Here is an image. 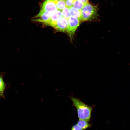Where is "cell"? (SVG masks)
<instances>
[{
	"instance_id": "cell-1",
	"label": "cell",
	"mask_w": 130,
	"mask_h": 130,
	"mask_svg": "<svg viewBox=\"0 0 130 130\" xmlns=\"http://www.w3.org/2000/svg\"><path fill=\"white\" fill-rule=\"evenodd\" d=\"M70 98L73 106L76 109L79 119L88 122L89 121L94 106H90L88 105L79 99L73 96H70Z\"/></svg>"
},
{
	"instance_id": "cell-2",
	"label": "cell",
	"mask_w": 130,
	"mask_h": 130,
	"mask_svg": "<svg viewBox=\"0 0 130 130\" xmlns=\"http://www.w3.org/2000/svg\"><path fill=\"white\" fill-rule=\"evenodd\" d=\"M98 8L97 6L89 3L85 5L81 10V21H89L97 18Z\"/></svg>"
},
{
	"instance_id": "cell-3",
	"label": "cell",
	"mask_w": 130,
	"mask_h": 130,
	"mask_svg": "<svg viewBox=\"0 0 130 130\" xmlns=\"http://www.w3.org/2000/svg\"><path fill=\"white\" fill-rule=\"evenodd\" d=\"M68 27L67 33L71 41L72 40L76 29L80 24V21L77 19L70 16L68 19Z\"/></svg>"
},
{
	"instance_id": "cell-4",
	"label": "cell",
	"mask_w": 130,
	"mask_h": 130,
	"mask_svg": "<svg viewBox=\"0 0 130 130\" xmlns=\"http://www.w3.org/2000/svg\"><path fill=\"white\" fill-rule=\"evenodd\" d=\"M68 24V19L62 16L58 20L53 27L58 31L67 33Z\"/></svg>"
},
{
	"instance_id": "cell-5",
	"label": "cell",
	"mask_w": 130,
	"mask_h": 130,
	"mask_svg": "<svg viewBox=\"0 0 130 130\" xmlns=\"http://www.w3.org/2000/svg\"><path fill=\"white\" fill-rule=\"evenodd\" d=\"M55 0H46L43 3L40 10L48 12H52L57 10Z\"/></svg>"
},
{
	"instance_id": "cell-6",
	"label": "cell",
	"mask_w": 130,
	"mask_h": 130,
	"mask_svg": "<svg viewBox=\"0 0 130 130\" xmlns=\"http://www.w3.org/2000/svg\"><path fill=\"white\" fill-rule=\"evenodd\" d=\"M51 13L40 10L39 13L33 18V20L34 21L42 23L45 24L49 20Z\"/></svg>"
},
{
	"instance_id": "cell-7",
	"label": "cell",
	"mask_w": 130,
	"mask_h": 130,
	"mask_svg": "<svg viewBox=\"0 0 130 130\" xmlns=\"http://www.w3.org/2000/svg\"><path fill=\"white\" fill-rule=\"evenodd\" d=\"M62 17L61 11L57 10L52 12L49 20L45 24L53 27Z\"/></svg>"
},
{
	"instance_id": "cell-8",
	"label": "cell",
	"mask_w": 130,
	"mask_h": 130,
	"mask_svg": "<svg viewBox=\"0 0 130 130\" xmlns=\"http://www.w3.org/2000/svg\"><path fill=\"white\" fill-rule=\"evenodd\" d=\"M70 15L75 17L81 21V10L76 9L73 6L69 8Z\"/></svg>"
},
{
	"instance_id": "cell-9",
	"label": "cell",
	"mask_w": 130,
	"mask_h": 130,
	"mask_svg": "<svg viewBox=\"0 0 130 130\" xmlns=\"http://www.w3.org/2000/svg\"><path fill=\"white\" fill-rule=\"evenodd\" d=\"M77 124L83 130L89 128L91 126V124L89 123L88 122L80 120L78 121Z\"/></svg>"
},
{
	"instance_id": "cell-10",
	"label": "cell",
	"mask_w": 130,
	"mask_h": 130,
	"mask_svg": "<svg viewBox=\"0 0 130 130\" xmlns=\"http://www.w3.org/2000/svg\"><path fill=\"white\" fill-rule=\"evenodd\" d=\"M6 85L3 79L2 74L0 75V98H4V92L5 89Z\"/></svg>"
},
{
	"instance_id": "cell-11",
	"label": "cell",
	"mask_w": 130,
	"mask_h": 130,
	"mask_svg": "<svg viewBox=\"0 0 130 130\" xmlns=\"http://www.w3.org/2000/svg\"><path fill=\"white\" fill-rule=\"evenodd\" d=\"M85 5L79 0H75L72 6L75 8L81 10Z\"/></svg>"
},
{
	"instance_id": "cell-12",
	"label": "cell",
	"mask_w": 130,
	"mask_h": 130,
	"mask_svg": "<svg viewBox=\"0 0 130 130\" xmlns=\"http://www.w3.org/2000/svg\"><path fill=\"white\" fill-rule=\"evenodd\" d=\"M56 5L57 10L61 11H62L66 7L65 1H57Z\"/></svg>"
},
{
	"instance_id": "cell-13",
	"label": "cell",
	"mask_w": 130,
	"mask_h": 130,
	"mask_svg": "<svg viewBox=\"0 0 130 130\" xmlns=\"http://www.w3.org/2000/svg\"><path fill=\"white\" fill-rule=\"evenodd\" d=\"M62 16L68 19L70 16L69 8L66 7L62 11Z\"/></svg>"
},
{
	"instance_id": "cell-14",
	"label": "cell",
	"mask_w": 130,
	"mask_h": 130,
	"mask_svg": "<svg viewBox=\"0 0 130 130\" xmlns=\"http://www.w3.org/2000/svg\"><path fill=\"white\" fill-rule=\"evenodd\" d=\"M75 0H65L66 7L69 8L72 6Z\"/></svg>"
},
{
	"instance_id": "cell-15",
	"label": "cell",
	"mask_w": 130,
	"mask_h": 130,
	"mask_svg": "<svg viewBox=\"0 0 130 130\" xmlns=\"http://www.w3.org/2000/svg\"><path fill=\"white\" fill-rule=\"evenodd\" d=\"M71 130H83L76 124L73 125L71 128Z\"/></svg>"
},
{
	"instance_id": "cell-16",
	"label": "cell",
	"mask_w": 130,
	"mask_h": 130,
	"mask_svg": "<svg viewBox=\"0 0 130 130\" xmlns=\"http://www.w3.org/2000/svg\"><path fill=\"white\" fill-rule=\"evenodd\" d=\"M85 5L87 4L88 3V0H79Z\"/></svg>"
},
{
	"instance_id": "cell-17",
	"label": "cell",
	"mask_w": 130,
	"mask_h": 130,
	"mask_svg": "<svg viewBox=\"0 0 130 130\" xmlns=\"http://www.w3.org/2000/svg\"><path fill=\"white\" fill-rule=\"evenodd\" d=\"M56 0L57 1H65V0Z\"/></svg>"
}]
</instances>
